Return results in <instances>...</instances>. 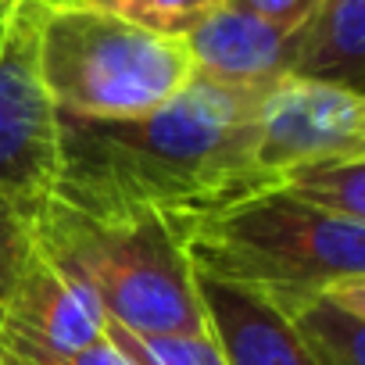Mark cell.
<instances>
[{"label": "cell", "mask_w": 365, "mask_h": 365, "mask_svg": "<svg viewBox=\"0 0 365 365\" xmlns=\"http://www.w3.org/2000/svg\"><path fill=\"white\" fill-rule=\"evenodd\" d=\"M265 90L201 76L168 104L122 122L58 111L54 197L83 212H154L182 240L201 219L276 187L255 165V118Z\"/></svg>", "instance_id": "obj_1"}, {"label": "cell", "mask_w": 365, "mask_h": 365, "mask_svg": "<svg viewBox=\"0 0 365 365\" xmlns=\"http://www.w3.org/2000/svg\"><path fill=\"white\" fill-rule=\"evenodd\" d=\"M36 255L86 287L104 315L133 333H208L197 279L179 233L154 212H83L43 197L33 212Z\"/></svg>", "instance_id": "obj_2"}, {"label": "cell", "mask_w": 365, "mask_h": 365, "mask_svg": "<svg viewBox=\"0 0 365 365\" xmlns=\"http://www.w3.org/2000/svg\"><path fill=\"white\" fill-rule=\"evenodd\" d=\"M197 276L262 297L287 315L304 297L365 279V222L315 212L279 187L258 190L182 233Z\"/></svg>", "instance_id": "obj_3"}, {"label": "cell", "mask_w": 365, "mask_h": 365, "mask_svg": "<svg viewBox=\"0 0 365 365\" xmlns=\"http://www.w3.org/2000/svg\"><path fill=\"white\" fill-rule=\"evenodd\" d=\"M40 76L61 115L140 118L194 79L182 40L133 26L93 4L47 8L40 19Z\"/></svg>", "instance_id": "obj_4"}, {"label": "cell", "mask_w": 365, "mask_h": 365, "mask_svg": "<svg viewBox=\"0 0 365 365\" xmlns=\"http://www.w3.org/2000/svg\"><path fill=\"white\" fill-rule=\"evenodd\" d=\"M47 8L0 0V197L33 212L58 179V108L40 76Z\"/></svg>", "instance_id": "obj_5"}, {"label": "cell", "mask_w": 365, "mask_h": 365, "mask_svg": "<svg viewBox=\"0 0 365 365\" xmlns=\"http://www.w3.org/2000/svg\"><path fill=\"white\" fill-rule=\"evenodd\" d=\"M365 154V97L358 90L283 76L258 101L255 165L279 179L283 172L322 161Z\"/></svg>", "instance_id": "obj_6"}, {"label": "cell", "mask_w": 365, "mask_h": 365, "mask_svg": "<svg viewBox=\"0 0 365 365\" xmlns=\"http://www.w3.org/2000/svg\"><path fill=\"white\" fill-rule=\"evenodd\" d=\"M104 326L97 297L36 255L0 319V365H54L101 344Z\"/></svg>", "instance_id": "obj_7"}, {"label": "cell", "mask_w": 365, "mask_h": 365, "mask_svg": "<svg viewBox=\"0 0 365 365\" xmlns=\"http://www.w3.org/2000/svg\"><path fill=\"white\" fill-rule=\"evenodd\" d=\"M194 76L240 90H269L294 72L297 29H279L244 8L222 4L182 36Z\"/></svg>", "instance_id": "obj_8"}, {"label": "cell", "mask_w": 365, "mask_h": 365, "mask_svg": "<svg viewBox=\"0 0 365 365\" xmlns=\"http://www.w3.org/2000/svg\"><path fill=\"white\" fill-rule=\"evenodd\" d=\"M194 279L208 336L226 365H315L272 304L197 272Z\"/></svg>", "instance_id": "obj_9"}, {"label": "cell", "mask_w": 365, "mask_h": 365, "mask_svg": "<svg viewBox=\"0 0 365 365\" xmlns=\"http://www.w3.org/2000/svg\"><path fill=\"white\" fill-rule=\"evenodd\" d=\"M361 93L365 83V0H319L297 29L294 72Z\"/></svg>", "instance_id": "obj_10"}, {"label": "cell", "mask_w": 365, "mask_h": 365, "mask_svg": "<svg viewBox=\"0 0 365 365\" xmlns=\"http://www.w3.org/2000/svg\"><path fill=\"white\" fill-rule=\"evenodd\" d=\"M287 322L315 365H365V279L333 283L287 312Z\"/></svg>", "instance_id": "obj_11"}, {"label": "cell", "mask_w": 365, "mask_h": 365, "mask_svg": "<svg viewBox=\"0 0 365 365\" xmlns=\"http://www.w3.org/2000/svg\"><path fill=\"white\" fill-rule=\"evenodd\" d=\"M276 187L315 212L365 222V154L297 165L276 179Z\"/></svg>", "instance_id": "obj_12"}, {"label": "cell", "mask_w": 365, "mask_h": 365, "mask_svg": "<svg viewBox=\"0 0 365 365\" xmlns=\"http://www.w3.org/2000/svg\"><path fill=\"white\" fill-rule=\"evenodd\" d=\"M104 336L129 365H226L208 333H201V336H182V333L150 336V333H133V329L108 319Z\"/></svg>", "instance_id": "obj_13"}, {"label": "cell", "mask_w": 365, "mask_h": 365, "mask_svg": "<svg viewBox=\"0 0 365 365\" xmlns=\"http://www.w3.org/2000/svg\"><path fill=\"white\" fill-rule=\"evenodd\" d=\"M101 11H111L133 26H143L150 33L182 40L194 26H201L215 8H222L226 0H83Z\"/></svg>", "instance_id": "obj_14"}, {"label": "cell", "mask_w": 365, "mask_h": 365, "mask_svg": "<svg viewBox=\"0 0 365 365\" xmlns=\"http://www.w3.org/2000/svg\"><path fill=\"white\" fill-rule=\"evenodd\" d=\"M33 258H36V240H33L29 212L8 197H0V319H4Z\"/></svg>", "instance_id": "obj_15"}, {"label": "cell", "mask_w": 365, "mask_h": 365, "mask_svg": "<svg viewBox=\"0 0 365 365\" xmlns=\"http://www.w3.org/2000/svg\"><path fill=\"white\" fill-rule=\"evenodd\" d=\"M233 8H244L279 29H301L308 22V15L315 11L319 0H226Z\"/></svg>", "instance_id": "obj_16"}, {"label": "cell", "mask_w": 365, "mask_h": 365, "mask_svg": "<svg viewBox=\"0 0 365 365\" xmlns=\"http://www.w3.org/2000/svg\"><path fill=\"white\" fill-rule=\"evenodd\" d=\"M54 365H129L115 347H111V340L104 336L101 344H93V347H86V351H79V354H68V358H61V361H54Z\"/></svg>", "instance_id": "obj_17"}, {"label": "cell", "mask_w": 365, "mask_h": 365, "mask_svg": "<svg viewBox=\"0 0 365 365\" xmlns=\"http://www.w3.org/2000/svg\"><path fill=\"white\" fill-rule=\"evenodd\" d=\"M22 4H36V8H68V4H83V0H22Z\"/></svg>", "instance_id": "obj_18"}]
</instances>
